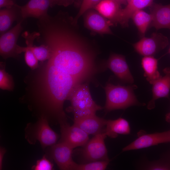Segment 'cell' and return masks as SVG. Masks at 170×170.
<instances>
[{"label":"cell","mask_w":170,"mask_h":170,"mask_svg":"<svg viewBox=\"0 0 170 170\" xmlns=\"http://www.w3.org/2000/svg\"><path fill=\"white\" fill-rule=\"evenodd\" d=\"M37 41L48 46L50 56L25 77L20 100L35 116L59 122L67 117L64 104L74 88L84 83H96L97 75L106 69L104 62H97L95 51L77 40L69 28H44Z\"/></svg>","instance_id":"1"},{"label":"cell","mask_w":170,"mask_h":170,"mask_svg":"<svg viewBox=\"0 0 170 170\" xmlns=\"http://www.w3.org/2000/svg\"><path fill=\"white\" fill-rule=\"evenodd\" d=\"M137 87L135 85L123 86L115 85L110 81L104 88L106 96L104 109L107 112L118 109L125 110L130 106L144 105L139 102L134 93Z\"/></svg>","instance_id":"2"},{"label":"cell","mask_w":170,"mask_h":170,"mask_svg":"<svg viewBox=\"0 0 170 170\" xmlns=\"http://www.w3.org/2000/svg\"><path fill=\"white\" fill-rule=\"evenodd\" d=\"M89 83L86 82L77 85L68 98L67 100L70 102L71 105L66 109V111L72 112L74 119L96 114L97 111L103 108L93 99L89 90Z\"/></svg>","instance_id":"3"},{"label":"cell","mask_w":170,"mask_h":170,"mask_svg":"<svg viewBox=\"0 0 170 170\" xmlns=\"http://www.w3.org/2000/svg\"><path fill=\"white\" fill-rule=\"evenodd\" d=\"M49 124L48 120L43 117L38 118L35 123L27 124L25 129V136L27 141L31 144L38 141L44 150L56 144L59 136Z\"/></svg>","instance_id":"4"},{"label":"cell","mask_w":170,"mask_h":170,"mask_svg":"<svg viewBox=\"0 0 170 170\" xmlns=\"http://www.w3.org/2000/svg\"><path fill=\"white\" fill-rule=\"evenodd\" d=\"M106 137L104 132L96 134L82 146L80 153L82 163L98 161H110L105 142Z\"/></svg>","instance_id":"5"},{"label":"cell","mask_w":170,"mask_h":170,"mask_svg":"<svg viewBox=\"0 0 170 170\" xmlns=\"http://www.w3.org/2000/svg\"><path fill=\"white\" fill-rule=\"evenodd\" d=\"M46 155L53 160L62 170H75L77 163L72 158L73 149L62 142L47 148Z\"/></svg>","instance_id":"6"},{"label":"cell","mask_w":170,"mask_h":170,"mask_svg":"<svg viewBox=\"0 0 170 170\" xmlns=\"http://www.w3.org/2000/svg\"><path fill=\"white\" fill-rule=\"evenodd\" d=\"M168 43L167 37L160 33L154 32L150 37H143L133 45L139 54L144 56H153L165 48Z\"/></svg>","instance_id":"7"},{"label":"cell","mask_w":170,"mask_h":170,"mask_svg":"<svg viewBox=\"0 0 170 170\" xmlns=\"http://www.w3.org/2000/svg\"><path fill=\"white\" fill-rule=\"evenodd\" d=\"M22 20L8 31L1 34L0 37V54L4 60L13 57L17 58L16 52L17 42L19 35L23 30L21 26Z\"/></svg>","instance_id":"8"},{"label":"cell","mask_w":170,"mask_h":170,"mask_svg":"<svg viewBox=\"0 0 170 170\" xmlns=\"http://www.w3.org/2000/svg\"><path fill=\"white\" fill-rule=\"evenodd\" d=\"M61 138L59 142H62L74 149L83 146L89 140V135L81 128L68 122L60 125Z\"/></svg>","instance_id":"9"},{"label":"cell","mask_w":170,"mask_h":170,"mask_svg":"<svg viewBox=\"0 0 170 170\" xmlns=\"http://www.w3.org/2000/svg\"><path fill=\"white\" fill-rule=\"evenodd\" d=\"M139 133L138 138L123 148L122 151L141 149L160 144L170 143V130L152 133Z\"/></svg>","instance_id":"10"},{"label":"cell","mask_w":170,"mask_h":170,"mask_svg":"<svg viewBox=\"0 0 170 170\" xmlns=\"http://www.w3.org/2000/svg\"><path fill=\"white\" fill-rule=\"evenodd\" d=\"M105 65L107 69L110 70L121 82L130 84L134 82L133 77L124 56L111 54L106 61Z\"/></svg>","instance_id":"11"},{"label":"cell","mask_w":170,"mask_h":170,"mask_svg":"<svg viewBox=\"0 0 170 170\" xmlns=\"http://www.w3.org/2000/svg\"><path fill=\"white\" fill-rule=\"evenodd\" d=\"M54 5V0H30L24 6H18L23 19L33 17L38 20L47 16L48 8Z\"/></svg>","instance_id":"12"},{"label":"cell","mask_w":170,"mask_h":170,"mask_svg":"<svg viewBox=\"0 0 170 170\" xmlns=\"http://www.w3.org/2000/svg\"><path fill=\"white\" fill-rule=\"evenodd\" d=\"M87 12L84 18L85 26L91 31L100 34H112L110 26L113 24L98 12L93 10Z\"/></svg>","instance_id":"13"},{"label":"cell","mask_w":170,"mask_h":170,"mask_svg":"<svg viewBox=\"0 0 170 170\" xmlns=\"http://www.w3.org/2000/svg\"><path fill=\"white\" fill-rule=\"evenodd\" d=\"M165 74L154 82L152 85V97L148 102L147 107L152 110L155 107V101L162 98H169L170 91V67H167L163 70Z\"/></svg>","instance_id":"14"},{"label":"cell","mask_w":170,"mask_h":170,"mask_svg":"<svg viewBox=\"0 0 170 170\" xmlns=\"http://www.w3.org/2000/svg\"><path fill=\"white\" fill-rule=\"evenodd\" d=\"M107 120L96 114L74 119L73 124L78 126L88 135H95L104 132Z\"/></svg>","instance_id":"15"},{"label":"cell","mask_w":170,"mask_h":170,"mask_svg":"<svg viewBox=\"0 0 170 170\" xmlns=\"http://www.w3.org/2000/svg\"><path fill=\"white\" fill-rule=\"evenodd\" d=\"M150 7V14L152 17L150 26L156 29L170 30V4L162 5L153 3Z\"/></svg>","instance_id":"16"},{"label":"cell","mask_w":170,"mask_h":170,"mask_svg":"<svg viewBox=\"0 0 170 170\" xmlns=\"http://www.w3.org/2000/svg\"><path fill=\"white\" fill-rule=\"evenodd\" d=\"M153 0H131L123 9L121 8L116 23H119L123 27L128 26V23L132 14L137 11L150 6Z\"/></svg>","instance_id":"17"},{"label":"cell","mask_w":170,"mask_h":170,"mask_svg":"<svg viewBox=\"0 0 170 170\" xmlns=\"http://www.w3.org/2000/svg\"><path fill=\"white\" fill-rule=\"evenodd\" d=\"M39 34V32L34 31L30 33L26 31L22 33V36L25 39L26 46L32 51L38 61L42 62L49 58L50 53L48 47L46 45L42 44L39 46L33 45L34 40Z\"/></svg>","instance_id":"18"},{"label":"cell","mask_w":170,"mask_h":170,"mask_svg":"<svg viewBox=\"0 0 170 170\" xmlns=\"http://www.w3.org/2000/svg\"><path fill=\"white\" fill-rule=\"evenodd\" d=\"M129 122L126 119L119 117L114 120H107L104 132L107 136L115 138L119 134L127 135L130 133Z\"/></svg>","instance_id":"19"},{"label":"cell","mask_w":170,"mask_h":170,"mask_svg":"<svg viewBox=\"0 0 170 170\" xmlns=\"http://www.w3.org/2000/svg\"><path fill=\"white\" fill-rule=\"evenodd\" d=\"M94 8L113 24L116 23L121 9V5L114 0H101Z\"/></svg>","instance_id":"20"},{"label":"cell","mask_w":170,"mask_h":170,"mask_svg":"<svg viewBox=\"0 0 170 170\" xmlns=\"http://www.w3.org/2000/svg\"><path fill=\"white\" fill-rule=\"evenodd\" d=\"M141 64L144 71V76L150 84L162 76L158 70V60L153 56H144Z\"/></svg>","instance_id":"21"},{"label":"cell","mask_w":170,"mask_h":170,"mask_svg":"<svg viewBox=\"0 0 170 170\" xmlns=\"http://www.w3.org/2000/svg\"><path fill=\"white\" fill-rule=\"evenodd\" d=\"M139 32L143 36L150 26L152 21V17L150 14H148L143 10L135 12L131 18Z\"/></svg>","instance_id":"22"},{"label":"cell","mask_w":170,"mask_h":170,"mask_svg":"<svg viewBox=\"0 0 170 170\" xmlns=\"http://www.w3.org/2000/svg\"><path fill=\"white\" fill-rule=\"evenodd\" d=\"M15 6L10 8H6L0 10L1 34L5 33L9 29L13 22L17 19L18 14L14 7Z\"/></svg>","instance_id":"23"},{"label":"cell","mask_w":170,"mask_h":170,"mask_svg":"<svg viewBox=\"0 0 170 170\" xmlns=\"http://www.w3.org/2000/svg\"><path fill=\"white\" fill-rule=\"evenodd\" d=\"M16 49V52L19 55L22 52H25L24 58L25 62L31 70H34L38 67V60L29 47L27 46L21 47L17 45Z\"/></svg>","instance_id":"24"},{"label":"cell","mask_w":170,"mask_h":170,"mask_svg":"<svg viewBox=\"0 0 170 170\" xmlns=\"http://www.w3.org/2000/svg\"><path fill=\"white\" fill-rule=\"evenodd\" d=\"M14 86V82L12 76L6 71L4 63L1 62L0 88L3 90L12 91L13 90Z\"/></svg>","instance_id":"25"},{"label":"cell","mask_w":170,"mask_h":170,"mask_svg":"<svg viewBox=\"0 0 170 170\" xmlns=\"http://www.w3.org/2000/svg\"><path fill=\"white\" fill-rule=\"evenodd\" d=\"M110 161L102 160L77 164L75 170H104L108 166Z\"/></svg>","instance_id":"26"},{"label":"cell","mask_w":170,"mask_h":170,"mask_svg":"<svg viewBox=\"0 0 170 170\" xmlns=\"http://www.w3.org/2000/svg\"><path fill=\"white\" fill-rule=\"evenodd\" d=\"M142 168L146 170H170V160L161 159L150 162L146 164Z\"/></svg>","instance_id":"27"},{"label":"cell","mask_w":170,"mask_h":170,"mask_svg":"<svg viewBox=\"0 0 170 170\" xmlns=\"http://www.w3.org/2000/svg\"><path fill=\"white\" fill-rule=\"evenodd\" d=\"M44 155L42 158L36 162L35 165L33 166L31 169L34 170H52L54 169L53 164Z\"/></svg>","instance_id":"28"},{"label":"cell","mask_w":170,"mask_h":170,"mask_svg":"<svg viewBox=\"0 0 170 170\" xmlns=\"http://www.w3.org/2000/svg\"><path fill=\"white\" fill-rule=\"evenodd\" d=\"M101 0H83L81 7L77 15L73 20L74 23L85 12L94 7Z\"/></svg>","instance_id":"29"},{"label":"cell","mask_w":170,"mask_h":170,"mask_svg":"<svg viewBox=\"0 0 170 170\" xmlns=\"http://www.w3.org/2000/svg\"><path fill=\"white\" fill-rule=\"evenodd\" d=\"M15 5L13 0H0V8L3 7L10 8Z\"/></svg>","instance_id":"30"},{"label":"cell","mask_w":170,"mask_h":170,"mask_svg":"<svg viewBox=\"0 0 170 170\" xmlns=\"http://www.w3.org/2000/svg\"><path fill=\"white\" fill-rule=\"evenodd\" d=\"M6 152V149L2 147L0 148V169L2 170L3 167V160Z\"/></svg>","instance_id":"31"},{"label":"cell","mask_w":170,"mask_h":170,"mask_svg":"<svg viewBox=\"0 0 170 170\" xmlns=\"http://www.w3.org/2000/svg\"><path fill=\"white\" fill-rule=\"evenodd\" d=\"M54 4L63 5L66 6L70 3V0H54Z\"/></svg>","instance_id":"32"},{"label":"cell","mask_w":170,"mask_h":170,"mask_svg":"<svg viewBox=\"0 0 170 170\" xmlns=\"http://www.w3.org/2000/svg\"><path fill=\"white\" fill-rule=\"evenodd\" d=\"M118 3L120 5H121L122 4H127V0H114Z\"/></svg>","instance_id":"33"},{"label":"cell","mask_w":170,"mask_h":170,"mask_svg":"<svg viewBox=\"0 0 170 170\" xmlns=\"http://www.w3.org/2000/svg\"><path fill=\"white\" fill-rule=\"evenodd\" d=\"M165 120L167 122L170 123V112L167 113L166 115Z\"/></svg>","instance_id":"34"},{"label":"cell","mask_w":170,"mask_h":170,"mask_svg":"<svg viewBox=\"0 0 170 170\" xmlns=\"http://www.w3.org/2000/svg\"><path fill=\"white\" fill-rule=\"evenodd\" d=\"M131 0H127V3L130 1Z\"/></svg>","instance_id":"35"},{"label":"cell","mask_w":170,"mask_h":170,"mask_svg":"<svg viewBox=\"0 0 170 170\" xmlns=\"http://www.w3.org/2000/svg\"><path fill=\"white\" fill-rule=\"evenodd\" d=\"M168 53L170 54V47L169 49Z\"/></svg>","instance_id":"36"}]
</instances>
